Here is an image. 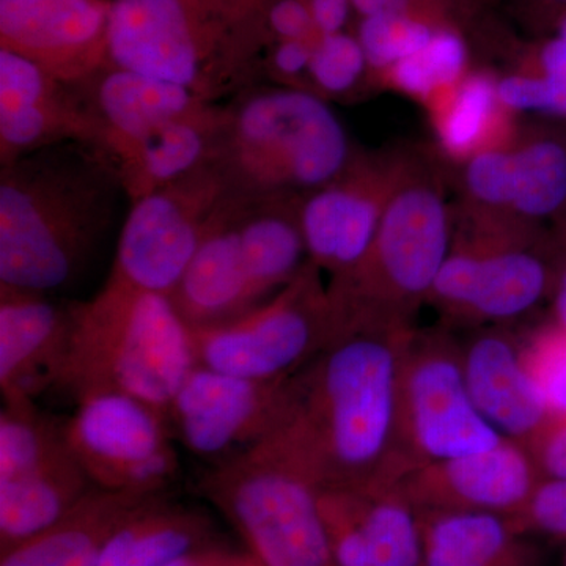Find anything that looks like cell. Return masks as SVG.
Here are the masks:
<instances>
[{
	"label": "cell",
	"mask_w": 566,
	"mask_h": 566,
	"mask_svg": "<svg viewBox=\"0 0 566 566\" xmlns=\"http://www.w3.org/2000/svg\"><path fill=\"white\" fill-rule=\"evenodd\" d=\"M251 566H262L259 564V562L255 560V558L251 557Z\"/></svg>",
	"instance_id": "obj_49"
},
{
	"label": "cell",
	"mask_w": 566,
	"mask_h": 566,
	"mask_svg": "<svg viewBox=\"0 0 566 566\" xmlns=\"http://www.w3.org/2000/svg\"><path fill=\"white\" fill-rule=\"evenodd\" d=\"M92 488L70 447L21 474L0 480V554L54 526Z\"/></svg>",
	"instance_id": "obj_26"
},
{
	"label": "cell",
	"mask_w": 566,
	"mask_h": 566,
	"mask_svg": "<svg viewBox=\"0 0 566 566\" xmlns=\"http://www.w3.org/2000/svg\"><path fill=\"white\" fill-rule=\"evenodd\" d=\"M76 87L96 123L95 147L103 153L211 104L181 85L114 66Z\"/></svg>",
	"instance_id": "obj_22"
},
{
	"label": "cell",
	"mask_w": 566,
	"mask_h": 566,
	"mask_svg": "<svg viewBox=\"0 0 566 566\" xmlns=\"http://www.w3.org/2000/svg\"><path fill=\"white\" fill-rule=\"evenodd\" d=\"M74 303L0 283V392L3 401H35L61 379Z\"/></svg>",
	"instance_id": "obj_19"
},
{
	"label": "cell",
	"mask_w": 566,
	"mask_h": 566,
	"mask_svg": "<svg viewBox=\"0 0 566 566\" xmlns=\"http://www.w3.org/2000/svg\"><path fill=\"white\" fill-rule=\"evenodd\" d=\"M222 104H208L140 139L102 151L120 178L129 203L211 163L222 122Z\"/></svg>",
	"instance_id": "obj_23"
},
{
	"label": "cell",
	"mask_w": 566,
	"mask_h": 566,
	"mask_svg": "<svg viewBox=\"0 0 566 566\" xmlns=\"http://www.w3.org/2000/svg\"><path fill=\"white\" fill-rule=\"evenodd\" d=\"M441 25L434 10H389L360 20L356 36L370 74L381 77L398 62L411 57Z\"/></svg>",
	"instance_id": "obj_31"
},
{
	"label": "cell",
	"mask_w": 566,
	"mask_h": 566,
	"mask_svg": "<svg viewBox=\"0 0 566 566\" xmlns=\"http://www.w3.org/2000/svg\"><path fill=\"white\" fill-rule=\"evenodd\" d=\"M128 199L98 148L65 142L2 166L0 283L54 294L91 271Z\"/></svg>",
	"instance_id": "obj_2"
},
{
	"label": "cell",
	"mask_w": 566,
	"mask_h": 566,
	"mask_svg": "<svg viewBox=\"0 0 566 566\" xmlns=\"http://www.w3.org/2000/svg\"><path fill=\"white\" fill-rule=\"evenodd\" d=\"M192 333L167 294L109 281L74 303L69 356L55 392L74 401L118 392L167 409L196 367Z\"/></svg>",
	"instance_id": "obj_4"
},
{
	"label": "cell",
	"mask_w": 566,
	"mask_h": 566,
	"mask_svg": "<svg viewBox=\"0 0 566 566\" xmlns=\"http://www.w3.org/2000/svg\"><path fill=\"white\" fill-rule=\"evenodd\" d=\"M244 557L245 553H234L229 547L211 543V545L189 551L164 566H241Z\"/></svg>",
	"instance_id": "obj_42"
},
{
	"label": "cell",
	"mask_w": 566,
	"mask_h": 566,
	"mask_svg": "<svg viewBox=\"0 0 566 566\" xmlns=\"http://www.w3.org/2000/svg\"><path fill=\"white\" fill-rule=\"evenodd\" d=\"M517 532L566 538V480L545 479L524 509L510 517Z\"/></svg>",
	"instance_id": "obj_36"
},
{
	"label": "cell",
	"mask_w": 566,
	"mask_h": 566,
	"mask_svg": "<svg viewBox=\"0 0 566 566\" xmlns=\"http://www.w3.org/2000/svg\"><path fill=\"white\" fill-rule=\"evenodd\" d=\"M337 566H420L419 510L400 482L318 488Z\"/></svg>",
	"instance_id": "obj_16"
},
{
	"label": "cell",
	"mask_w": 566,
	"mask_h": 566,
	"mask_svg": "<svg viewBox=\"0 0 566 566\" xmlns=\"http://www.w3.org/2000/svg\"><path fill=\"white\" fill-rule=\"evenodd\" d=\"M311 10L318 35L345 32L352 18L353 7L349 0H305Z\"/></svg>",
	"instance_id": "obj_41"
},
{
	"label": "cell",
	"mask_w": 566,
	"mask_h": 566,
	"mask_svg": "<svg viewBox=\"0 0 566 566\" xmlns=\"http://www.w3.org/2000/svg\"><path fill=\"white\" fill-rule=\"evenodd\" d=\"M370 74L359 39L353 33L322 35L315 41L308 69V91L322 98H348Z\"/></svg>",
	"instance_id": "obj_34"
},
{
	"label": "cell",
	"mask_w": 566,
	"mask_h": 566,
	"mask_svg": "<svg viewBox=\"0 0 566 566\" xmlns=\"http://www.w3.org/2000/svg\"><path fill=\"white\" fill-rule=\"evenodd\" d=\"M515 137L475 153L463 163L461 188L465 200L464 214L513 219L510 208L513 199Z\"/></svg>",
	"instance_id": "obj_32"
},
{
	"label": "cell",
	"mask_w": 566,
	"mask_h": 566,
	"mask_svg": "<svg viewBox=\"0 0 566 566\" xmlns=\"http://www.w3.org/2000/svg\"><path fill=\"white\" fill-rule=\"evenodd\" d=\"M528 70L566 82V14L558 20L556 33L536 51L534 65Z\"/></svg>",
	"instance_id": "obj_40"
},
{
	"label": "cell",
	"mask_w": 566,
	"mask_h": 566,
	"mask_svg": "<svg viewBox=\"0 0 566 566\" xmlns=\"http://www.w3.org/2000/svg\"><path fill=\"white\" fill-rule=\"evenodd\" d=\"M289 378L260 381L196 365L167 409V427L175 441L210 468L229 463L277 430Z\"/></svg>",
	"instance_id": "obj_13"
},
{
	"label": "cell",
	"mask_w": 566,
	"mask_h": 566,
	"mask_svg": "<svg viewBox=\"0 0 566 566\" xmlns=\"http://www.w3.org/2000/svg\"><path fill=\"white\" fill-rule=\"evenodd\" d=\"M566 205V145L547 133L516 134L510 216L524 226L553 218Z\"/></svg>",
	"instance_id": "obj_29"
},
{
	"label": "cell",
	"mask_w": 566,
	"mask_h": 566,
	"mask_svg": "<svg viewBox=\"0 0 566 566\" xmlns=\"http://www.w3.org/2000/svg\"><path fill=\"white\" fill-rule=\"evenodd\" d=\"M259 24L229 0H112L111 66L222 103L259 85Z\"/></svg>",
	"instance_id": "obj_6"
},
{
	"label": "cell",
	"mask_w": 566,
	"mask_h": 566,
	"mask_svg": "<svg viewBox=\"0 0 566 566\" xmlns=\"http://www.w3.org/2000/svg\"><path fill=\"white\" fill-rule=\"evenodd\" d=\"M170 297L189 327L232 322L259 307L241 248L233 193H227L212 214L196 255Z\"/></svg>",
	"instance_id": "obj_21"
},
{
	"label": "cell",
	"mask_w": 566,
	"mask_h": 566,
	"mask_svg": "<svg viewBox=\"0 0 566 566\" xmlns=\"http://www.w3.org/2000/svg\"><path fill=\"white\" fill-rule=\"evenodd\" d=\"M543 476L527 447L513 439L412 469L400 480L417 510L517 515Z\"/></svg>",
	"instance_id": "obj_17"
},
{
	"label": "cell",
	"mask_w": 566,
	"mask_h": 566,
	"mask_svg": "<svg viewBox=\"0 0 566 566\" xmlns=\"http://www.w3.org/2000/svg\"><path fill=\"white\" fill-rule=\"evenodd\" d=\"M112 0H0L2 50L69 85L109 69Z\"/></svg>",
	"instance_id": "obj_15"
},
{
	"label": "cell",
	"mask_w": 566,
	"mask_h": 566,
	"mask_svg": "<svg viewBox=\"0 0 566 566\" xmlns=\"http://www.w3.org/2000/svg\"><path fill=\"white\" fill-rule=\"evenodd\" d=\"M241 566H251V556L248 553H245L244 562Z\"/></svg>",
	"instance_id": "obj_48"
},
{
	"label": "cell",
	"mask_w": 566,
	"mask_h": 566,
	"mask_svg": "<svg viewBox=\"0 0 566 566\" xmlns=\"http://www.w3.org/2000/svg\"><path fill=\"white\" fill-rule=\"evenodd\" d=\"M497 93L502 104L515 112L566 117V82L554 80L536 71H521L497 77Z\"/></svg>",
	"instance_id": "obj_35"
},
{
	"label": "cell",
	"mask_w": 566,
	"mask_h": 566,
	"mask_svg": "<svg viewBox=\"0 0 566 566\" xmlns=\"http://www.w3.org/2000/svg\"><path fill=\"white\" fill-rule=\"evenodd\" d=\"M549 296L553 297V322L566 331V248L562 252L556 251V275Z\"/></svg>",
	"instance_id": "obj_43"
},
{
	"label": "cell",
	"mask_w": 566,
	"mask_h": 566,
	"mask_svg": "<svg viewBox=\"0 0 566 566\" xmlns=\"http://www.w3.org/2000/svg\"><path fill=\"white\" fill-rule=\"evenodd\" d=\"M526 447L543 480H566V417L547 420Z\"/></svg>",
	"instance_id": "obj_39"
},
{
	"label": "cell",
	"mask_w": 566,
	"mask_h": 566,
	"mask_svg": "<svg viewBox=\"0 0 566 566\" xmlns=\"http://www.w3.org/2000/svg\"><path fill=\"white\" fill-rule=\"evenodd\" d=\"M349 2H352L354 13L360 20L394 10L392 0H349Z\"/></svg>",
	"instance_id": "obj_44"
},
{
	"label": "cell",
	"mask_w": 566,
	"mask_h": 566,
	"mask_svg": "<svg viewBox=\"0 0 566 566\" xmlns=\"http://www.w3.org/2000/svg\"><path fill=\"white\" fill-rule=\"evenodd\" d=\"M314 44L303 40H277L268 59L270 76L282 87L308 91V69Z\"/></svg>",
	"instance_id": "obj_37"
},
{
	"label": "cell",
	"mask_w": 566,
	"mask_h": 566,
	"mask_svg": "<svg viewBox=\"0 0 566 566\" xmlns=\"http://www.w3.org/2000/svg\"><path fill=\"white\" fill-rule=\"evenodd\" d=\"M409 155L356 151L334 180L301 200L308 260L329 279L353 270L374 243Z\"/></svg>",
	"instance_id": "obj_14"
},
{
	"label": "cell",
	"mask_w": 566,
	"mask_h": 566,
	"mask_svg": "<svg viewBox=\"0 0 566 566\" xmlns=\"http://www.w3.org/2000/svg\"><path fill=\"white\" fill-rule=\"evenodd\" d=\"M521 360L549 419L566 417V331L556 322L521 335Z\"/></svg>",
	"instance_id": "obj_33"
},
{
	"label": "cell",
	"mask_w": 566,
	"mask_h": 566,
	"mask_svg": "<svg viewBox=\"0 0 566 566\" xmlns=\"http://www.w3.org/2000/svg\"><path fill=\"white\" fill-rule=\"evenodd\" d=\"M535 2L547 13L557 14L558 20L566 14V0H535Z\"/></svg>",
	"instance_id": "obj_45"
},
{
	"label": "cell",
	"mask_w": 566,
	"mask_h": 566,
	"mask_svg": "<svg viewBox=\"0 0 566 566\" xmlns=\"http://www.w3.org/2000/svg\"><path fill=\"white\" fill-rule=\"evenodd\" d=\"M214 527L202 510L156 495L117 528L98 566H164L211 545Z\"/></svg>",
	"instance_id": "obj_27"
},
{
	"label": "cell",
	"mask_w": 566,
	"mask_h": 566,
	"mask_svg": "<svg viewBox=\"0 0 566 566\" xmlns=\"http://www.w3.org/2000/svg\"><path fill=\"white\" fill-rule=\"evenodd\" d=\"M397 431L406 474L506 439L476 409L465 381L460 338L450 327H415L409 334L398 367Z\"/></svg>",
	"instance_id": "obj_9"
},
{
	"label": "cell",
	"mask_w": 566,
	"mask_h": 566,
	"mask_svg": "<svg viewBox=\"0 0 566 566\" xmlns=\"http://www.w3.org/2000/svg\"><path fill=\"white\" fill-rule=\"evenodd\" d=\"M71 453L103 490L167 494L180 475V458L166 417L118 392L85 395L65 419Z\"/></svg>",
	"instance_id": "obj_11"
},
{
	"label": "cell",
	"mask_w": 566,
	"mask_h": 566,
	"mask_svg": "<svg viewBox=\"0 0 566 566\" xmlns=\"http://www.w3.org/2000/svg\"><path fill=\"white\" fill-rule=\"evenodd\" d=\"M98 128L76 85L63 84L39 65L0 50V163L65 142L93 147Z\"/></svg>",
	"instance_id": "obj_18"
},
{
	"label": "cell",
	"mask_w": 566,
	"mask_h": 566,
	"mask_svg": "<svg viewBox=\"0 0 566 566\" xmlns=\"http://www.w3.org/2000/svg\"><path fill=\"white\" fill-rule=\"evenodd\" d=\"M263 21L268 31L277 40L315 43L319 39L305 0H273L263 11Z\"/></svg>",
	"instance_id": "obj_38"
},
{
	"label": "cell",
	"mask_w": 566,
	"mask_h": 566,
	"mask_svg": "<svg viewBox=\"0 0 566 566\" xmlns=\"http://www.w3.org/2000/svg\"><path fill=\"white\" fill-rule=\"evenodd\" d=\"M394 10H434L427 0H392Z\"/></svg>",
	"instance_id": "obj_46"
},
{
	"label": "cell",
	"mask_w": 566,
	"mask_h": 566,
	"mask_svg": "<svg viewBox=\"0 0 566 566\" xmlns=\"http://www.w3.org/2000/svg\"><path fill=\"white\" fill-rule=\"evenodd\" d=\"M318 485L271 447L208 468L200 493L262 566H337L318 505Z\"/></svg>",
	"instance_id": "obj_8"
},
{
	"label": "cell",
	"mask_w": 566,
	"mask_h": 566,
	"mask_svg": "<svg viewBox=\"0 0 566 566\" xmlns=\"http://www.w3.org/2000/svg\"><path fill=\"white\" fill-rule=\"evenodd\" d=\"M411 331L335 338L290 376L281 423L263 444L319 488L400 482L398 367Z\"/></svg>",
	"instance_id": "obj_1"
},
{
	"label": "cell",
	"mask_w": 566,
	"mask_h": 566,
	"mask_svg": "<svg viewBox=\"0 0 566 566\" xmlns=\"http://www.w3.org/2000/svg\"><path fill=\"white\" fill-rule=\"evenodd\" d=\"M153 497L92 488L54 526L0 554V566H98L112 535Z\"/></svg>",
	"instance_id": "obj_24"
},
{
	"label": "cell",
	"mask_w": 566,
	"mask_h": 566,
	"mask_svg": "<svg viewBox=\"0 0 566 566\" xmlns=\"http://www.w3.org/2000/svg\"><path fill=\"white\" fill-rule=\"evenodd\" d=\"M420 566H539L538 547L494 513L419 510Z\"/></svg>",
	"instance_id": "obj_25"
},
{
	"label": "cell",
	"mask_w": 566,
	"mask_h": 566,
	"mask_svg": "<svg viewBox=\"0 0 566 566\" xmlns=\"http://www.w3.org/2000/svg\"><path fill=\"white\" fill-rule=\"evenodd\" d=\"M468 73L469 50L463 35L442 24L422 50L398 62L379 80L386 87L428 106L455 87Z\"/></svg>",
	"instance_id": "obj_30"
},
{
	"label": "cell",
	"mask_w": 566,
	"mask_h": 566,
	"mask_svg": "<svg viewBox=\"0 0 566 566\" xmlns=\"http://www.w3.org/2000/svg\"><path fill=\"white\" fill-rule=\"evenodd\" d=\"M455 233L444 180L411 153L374 243L348 273L329 279L338 337L356 331L415 329Z\"/></svg>",
	"instance_id": "obj_3"
},
{
	"label": "cell",
	"mask_w": 566,
	"mask_h": 566,
	"mask_svg": "<svg viewBox=\"0 0 566 566\" xmlns=\"http://www.w3.org/2000/svg\"><path fill=\"white\" fill-rule=\"evenodd\" d=\"M554 275L556 251L535 227L463 214L428 304L447 327L510 324L549 296Z\"/></svg>",
	"instance_id": "obj_7"
},
{
	"label": "cell",
	"mask_w": 566,
	"mask_h": 566,
	"mask_svg": "<svg viewBox=\"0 0 566 566\" xmlns=\"http://www.w3.org/2000/svg\"><path fill=\"white\" fill-rule=\"evenodd\" d=\"M427 107L439 147L452 161L463 164L475 153L516 136L513 114L499 98L497 77L485 71L465 74Z\"/></svg>",
	"instance_id": "obj_28"
},
{
	"label": "cell",
	"mask_w": 566,
	"mask_h": 566,
	"mask_svg": "<svg viewBox=\"0 0 566 566\" xmlns=\"http://www.w3.org/2000/svg\"><path fill=\"white\" fill-rule=\"evenodd\" d=\"M323 271L308 260L266 303L232 322L191 327L197 365L275 381L296 374L337 338V322Z\"/></svg>",
	"instance_id": "obj_10"
},
{
	"label": "cell",
	"mask_w": 566,
	"mask_h": 566,
	"mask_svg": "<svg viewBox=\"0 0 566 566\" xmlns=\"http://www.w3.org/2000/svg\"><path fill=\"white\" fill-rule=\"evenodd\" d=\"M229 189L212 164L129 203L109 281L172 296Z\"/></svg>",
	"instance_id": "obj_12"
},
{
	"label": "cell",
	"mask_w": 566,
	"mask_h": 566,
	"mask_svg": "<svg viewBox=\"0 0 566 566\" xmlns=\"http://www.w3.org/2000/svg\"><path fill=\"white\" fill-rule=\"evenodd\" d=\"M229 2L233 3L238 9L245 11V13L259 14V11L262 10L268 0H229Z\"/></svg>",
	"instance_id": "obj_47"
},
{
	"label": "cell",
	"mask_w": 566,
	"mask_h": 566,
	"mask_svg": "<svg viewBox=\"0 0 566 566\" xmlns=\"http://www.w3.org/2000/svg\"><path fill=\"white\" fill-rule=\"evenodd\" d=\"M354 153L322 96L253 85L223 102L210 164L233 196L303 199L334 180Z\"/></svg>",
	"instance_id": "obj_5"
},
{
	"label": "cell",
	"mask_w": 566,
	"mask_h": 566,
	"mask_svg": "<svg viewBox=\"0 0 566 566\" xmlns=\"http://www.w3.org/2000/svg\"><path fill=\"white\" fill-rule=\"evenodd\" d=\"M564 566H566V556H565V562H564Z\"/></svg>",
	"instance_id": "obj_50"
},
{
	"label": "cell",
	"mask_w": 566,
	"mask_h": 566,
	"mask_svg": "<svg viewBox=\"0 0 566 566\" xmlns=\"http://www.w3.org/2000/svg\"><path fill=\"white\" fill-rule=\"evenodd\" d=\"M472 400L504 438L526 446L549 420L521 360V335L509 324L475 327L461 340Z\"/></svg>",
	"instance_id": "obj_20"
}]
</instances>
